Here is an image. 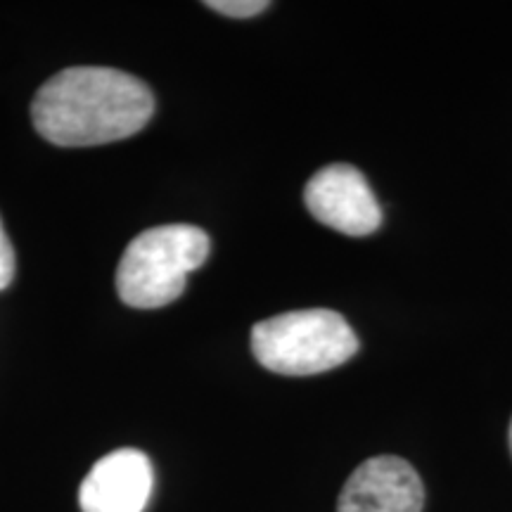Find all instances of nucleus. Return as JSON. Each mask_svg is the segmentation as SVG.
<instances>
[{
    "label": "nucleus",
    "instance_id": "1",
    "mask_svg": "<svg viewBox=\"0 0 512 512\" xmlns=\"http://www.w3.org/2000/svg\"><path fill=\"white\" fill-rule=\"evenodd\" d=\"M155 114L138 76L112 67H69L41 86L31 105L36 131L60 147H95L136 136Z\"/></svg>",
    "mask_w": 512,
    "mask_h": 512
},
{
    "label": "nucleus",
    "instance_id": "2",
    "mask_svg": "<svg viewBox=\"0 0 512 512\" xmlns=\"http://www.w3.org/2000/svg\"><path fill=\"white\" fill-rule=\"evenodd\" d=\"M209 235L188 223L140 233L117 268V292L131 309H162L181 297L188 275L207 261Z\"/></svg>",
    "mask_w": 512,
    "mask_h": 512
},
{
    "label": "nucleus",
    "instance_id": "3",
    "mask_svg": "<svg viewBox=\"0 0 512 512\" xmlns=\"http://www.w3.org/2000/svg\"><path fill=\"white\" fill-rule=\"evenodd\" d=\"M252 351L271 373L304 377L347 363L358 351V339L337 311L306 309L256 323Z\"/></svg>",
    "mask_w": 512,
    "mask_h": 512
},
{
    "label": "nucleus",
    "instance_id": "4",
    "mask_svg": "<svg viewBox=\"0 0 512 512\" xmlns=\"http://www.w3.org/2000/svg\"><path fill=\"white\" fill-rule=\"evenodd\" d=\"M304 202L313 219L349 238L375 233L382 223L373 188L351 164H330L320 169L306 185Z\"/></svg>",
    "mask_w": 512,
    "mask_h": 512
},
{
    "label": "nucleus",
    "instance_id": "5",
    "mask_svg": "<svg viewBox=\"0 0 512 512\" xmlns=\"http://www.w3.org/2000/svg\"><path fill=\"white\" fill-rule=\"evenodd\" d=\"M425 486L408 460L377 456L351 472L337 512H422Z\"/></svg>",
    "mask_w": 512,
    "mask_h": 512
},
{
    "label": "nucleus",
    "instance_id": "6",
    "mask_svg": "<svg viewBox=\"0 0 512 512\" xmlns=\"http://www.w3.org/2000/svg\"><path fill=\"white\" fill-rule=\"evenodd\" d=\"M155 472L136 448H119L91 467L79 489L83 512H143L152 496Z\"/></svg>",
    "mask_w": 512,
    "mask_h": 512
},
{
    "label": "nucleus",
    "instance_id": "7",
    "mask_svg": "<svg viewBox=\"0 0 512 512\" xmlns=\"http://www.w3.org/2000/svg\"><path fill=\"white\" fill-rule=\"evenodd\" d=\"M207 5L209 10H216L219 15L226 17H235V19H247V17H256L261 12L271 8L268 0H209Z\"/></svg>",
    "mask_w": 512,
    "mask_h": 512
},
{
    "label": "nucleus",
    "instance_id": "8",
    "mask_svg": "<svg viewBox=\"0 0 512 512\" xmlns=\"http://www.w3.org/2000/svg\"><path fill=\"white\" fill-rule=\"evenodd\" d=\"M15 280V249H12L3 221H0V292L8 290Z\"/></svg>",
    "mask_w": 512,
    "mask_h": 512
},
{
    "label": "nucleus",
    "instance_id": "9",
    "mask_svg": "<svg viewBox=\"0 0 512 512\" xmlns=\"http://www.w3.org/2000/svg\"><path fill=\"white\" fill-rule=\"evenodd\" d=\"M508 439H510V453H512V420H510V432H508Z\"/></svg>",
    "mask_w": 512,
    "mask_h": 512
}]
</instances>
